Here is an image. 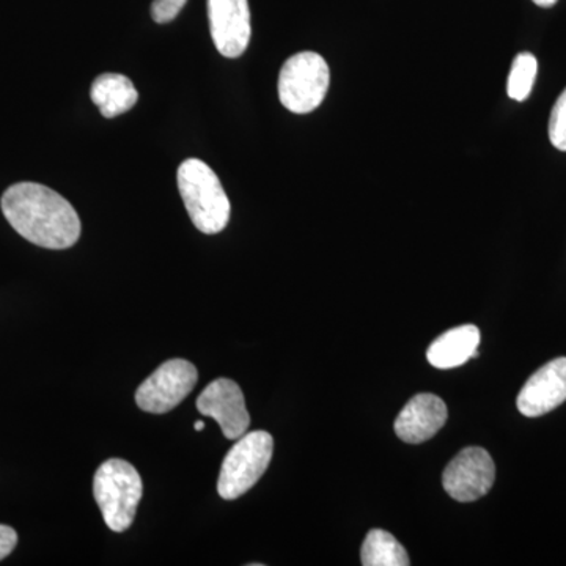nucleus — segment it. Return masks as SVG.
Masks as SVG:
<instances>
[{"label": "nucleus", "mask_w": 566, "mask_h": 566, "mask_svg": "<svg viewBox=\"0 0 566 566\" xmlns=\"http://www.w3.org/2000/svg\"><path fill=\"white\" fill-rule=\"evenodd\" d=\"M274 452L273 436L252 431L238 439L223 458L218 480V493L226 501H234L248 493L262 479Z\"/></svg>", "instance_id": "5"}, {"label": "nucleus", "mask_w": 566, "mask_h": 566, "mask_svg": "<svg viewBox=\"0 0 566 566\" xmlns=\"http://www.w3.org/2000/svg\"><path fill=\"white\" fill-rule=\"evenodd\" d=\"M188 0H153L151 17L158 24H167L180 14Z\"/></svg>", "instance_id": "17"}, {"label": "nucleus", "mask_w": 566, "mask_h": 566, "mask_svg": "<svg viewBox=\"0 0 566 566\" xmlns=\"http://www.w3.org/2000/svg\"><path fill=\"white\" fill-rule=\"evenodd\" d=\"M199 381L196 365L185 359H170L142 382L136 403L142 411L166 415L192 392Z\"/></svg>", "instance_id": "6"}, {"label": "nucleus", "mask_w": 566, "mask_h": 566, "mask_svg": "<svg viewBox=\"0 0 566 566\" xmlns=\"http://www.w3.org/2000/svg\"><path fill=\"white\" fill-rule=\"evenodd\" d=\"M331 71L316 52H297L283 63L279 74V98L293 114L318 109L329 91Z\"/></svg>", "instance_id": "4"}, {"label": "nucleus", "mask_w": 566, "mask_h": 566, "mask_svg": "<svg viewBox=\"0 0 566 566\" xmlns=\"http://www.w3.org/2000/svg\"><path fill=\"white\" fill-rule=\"evenodd\" d=\"M142 491L139 472L128 461L111 458L99 465L93 479V494L112 532L122 534L132 527Z\"/></svg>", "instance_id": "3"}, {"label": "nucleus", "mask_w": 566, "mask_h": 566, "mask_svg": "<svg viewBox=\"0 0 566 566\" xmlns=\"http://www.w3.org/2000/svg\"><path fill=\"white\" fill-rule=\"evenodd\" d=\"M211 39L223 57H241L251 41L248 0H208Z\"/></svg>", "instance_id": "9"}, {"label": "nucleus", "mask_w": 566, "mask_h": 566, "mask_svg": "<svg viewBox=\"0 0 566 566\" xmlns=\"http://www.w3.org/2000/svg\"><path fill=\"white\" fill-rule=\"evenodd\" d=\"M480 340L482 335L474 324L453 327L428 346V363L439 370L461 367L468 360L479 357Z\"/></svg>", "instance_id": "12"}, {"label": "nucleus", "mask_w": 566, "mask_h": 566, "mask_svg": "<svg viewBox=\"0 0 566 566\" xmlns=\"http://www.w3.org/2000/svg\"><path fill=\"white\" fill-rule=\"evenodd\" d=\"M536 73H538V62L531 52H521L513 61L510 70L509 84L506 93L515 102H526L534 88Z\"/></svg>", "instance_id": "15"}, {"label": "nucleus", "mask_w": 566, "mask_h": 566, "mask_svg": "<svg viewBox=\"0 0 566 566\" xmlns=\"http://www.w3.org/2000/svg\"><path fill=\"white\" fill-rule=\"evenodd\" d=\"M566 401V357L535 371L517 395V409L526 417L545 416Z\"/></svg>", "instance_id": "10"}, {"label": "nucleus", "mask_w": 566, "mask_h": 566, "mask_svg": "<svg viewBox=\"0 0 566 566\" xmlns=\"http://www.w3.org/2000/svg\"><path fill=\"white\" fill-rule=\"evenodd\" d=\"M197 409L200 415L214 419L227 439L238 441L248 433L251 416L245 408L243 390L232 379H216L205 387L197 398Z\"/></svg>", "instance_id": "8"}, {"label": "nucleus", "mask_w": 566, "mask_h": 566, "mask_svg": "<svg viewBox=\"0 0 566 566\" xmlns=\"http://www.w3.org/2000/svg\"><path fill=\"white\" fill-rule=\"evenodd\" d=\"M494 480L495 465L490 453L482 447H468L447 465L442 485L455 501L474 502L490 493Z\"/></svg>", "instance_id": "7"}, {"label": "nucleus", "mask_w": 566, "mask_h": 566, "mask_svg": "<svg viewBox=\"0 0 566 566\" xmlns=\"http://www.w3.org/2000/svg\"><path fill=\"white\" fill-rule=\"evenodd\" d=\"M193 428H196L197 431H202L203 428H205V423L203 422H196V424H193Z\"/></svg>", "instance_id": "20"}, {"label": "nucleus", "mask_w": 566, "mask_h": 566, "mask_svg": "<svg viewBox=\"0 0 566 566\" xmlns=\"http://www.w3.org/2000/svg\"><path fill=\"white\" fill-rule=\"evenodd\" d=\"M364 566H408L411 565L403 545L389 532L374 528L368 532L360 553Z\"/></svg>", "instance_id": "14"}, {"label": "nucleus", "mask_w": 566, "mask_h": 566, "mask_svg": "<svg viewBox=\"0 0 566 566\" xmlns=\"http://www.w3.org/2000/svg\"><path fill=\"white\" fill-rule=\"evenodd\" d=\"M177 180L196 229L205 234L221 233L229 226L232 208L214 170L200 159H186L178 167Z\"/></svg>", "instance_id": "2"}, {"label": "nucleus", "mask_w": 566, "mask_h": 566, "mask_svg": "<svg viewBox=\"0 0 566 566\" xmlns=\"http://www.w3.org/2000/svg\"><path fill=\"white\" fill-rule=\"evenodd\" d=\"M91 96L104 118H115L136 106L139 92L123 74L106 73L93 81Z\"/></svg>", "instance_id": "13"}, {"label": "nucleus", "mask_w": 566, "mask_h": 566, "mask_svg": "<svg viewBox=\"0 0 566 566\" xmlns=\"http://www.w3.org/2000/svg\"><path fill=\"white\" fill-rule=\"evenodd\" d=\"M549 139L557 150L566 151V88L551 112Z\"/></svg>", "instance_id": "16"}, {"label": "nucleus", "mask_w": 566, "mask_h": 566, "mask_svg": "<svg viewBox=\"0 0 566 566\" xmlns=\"http://www.w3.org/2000/svg\"><path fill=\"white\" fill-rule=\"evenodd\" d=\"M10 226L29 243L62 251L77 243L81 219L73 205L40 182H17L0 200Z\"/></svg>", "instance_id": "1"}, {"label": "nucleus", "mask_w": 566, "mask_h": 566, "mask_svg": "<svg viewBox=\"0 0 566 566\" xmlns=\"http://www.w3.org/2000/svg\"><path fill=\"white\" fill-rule=\"evenodd\" d=\"M18 545V534L14 528L0 524V560L9 557Z\"/></svg>", "instance_id": "18"}, {"label": "nucleus", "mask_w": 566, "mask_h": 566, "mask_svg": "<svg viewBox=\"0 0 566 566\" xmlns=\"http://www.w3.org/2000/svg\"><path fill=\"white\" fill-rule=\"evenodd\" d=\"M447 417L444 400L433 394H419L401 409L394 430L406 444H422L444 427Z\"/></svg>", "instance_id": "11"}, {"label": "nucleus", "mask_w": 566, "mask_h": 566, "mask_svg": "<svg viewBox=\"0 0 566 566\" xmlns=\"http://www.w3.org/2000/svg\"><path fill=\"white\" fill-rule=\"evenodd\" d=\"M532 2L536 3L538 7H543V9H551V7L556 6L558 0H532Z\"/></svg>", "instance_id": "19"}]
</instances>
